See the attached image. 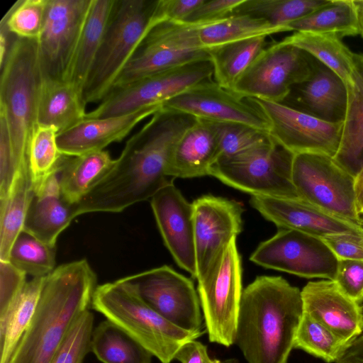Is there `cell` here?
I'll return each mask as SVG.
<instances>
[{
    "label": "cell",
    "mask_w": 363,
    "mask_h": 363,
    "mask_svg": "<svg viewBox=\"0 0 363 363\" xmlns=\"http://www.w3.org/2000/svg\"><path fill=\"white\" fill-rule=\"evenodd\" d=\"M196 121L190 114L162 107L128 140L112 167L74 204L75 217L94 212H121L151 199L173 182L167 169L174 149Z\"/></svg>",
    "instance_id": "1"
},
{
    "label": "cell",
    "mask_w": 363,
    "mask_h": 363,
    "mask_svg": "<svg viewBox=\"0 0 363 363\" xmlns=\"http://www.w3.org/2000/svg\"><path fill=\"white\" fill-rule=\"evenodd\" d=\"M303 313L298 287L257 277L242 291L234 344L247 363H288Z\"/></svg>",
    "instance_id": "2"
},
{
    "label": "cell",
    "mask_w": 363,
    "mask_h": 363,
    "mask_svg": "<svg viewBox=\"0 0 363 363\" xmlns=\"http://www.w3.org/2000/svg\"><path fill=\"white\" fill-rule=\"evenodd\" d=\"M96 286V275L84 259L46 276L32 322L8 363H50L72 324L91 306Z\"/></svg>",
    "instance_id": "3"
},
{
    "label": "cell",
    "mask_w": 363,
    "mask_h": 363,
    "mask_svg": "<svg viewBox=\"0 0 363 363\" xmlns=\"http://www.w3.org/2000/svg\"><path fill=\"white\" fill-rule=\"evenodd\" d=\"M0 67V114L7 123L13 161L18 174L29 168V147L38 125L43 80L38 40L15 37Z\"/></svg>",
    "instance_id": "4"
},
{
    "label": "cell",
    "mask_w": 363,
    "mask_h": 363,
    "mask_svg": "<svg viewBox=\"0 0 363 363\" xmlns=\"http://www.w3.org/2000/svg\"><path fill=\"white\" fill-rule=\"evenodd\" d=\"M91 306L126 331L161 363H170L184 343L202 335L167 320L122 279L98 285Z\"/></svg>",
    "instance_id": "5"
},
{
    "label": "cell",
    "mask_w": 363,
    "mask_h": 363,
    "mask_svg": "<svg viewBox=\"0 0 363 363\" xmlns=\"http://www.w3.org/2000/svg\"><path fill=\"white\" fill-rule=\"evenodd\" d=\"M158 0H115L83 90L85 103L103 101L138 46L157 23Z\"/></svg>",
    "instance_id": "6"
},
{
    "label": "cell",
    "mask_w": 363,
    "mask_h": 363,
    "mask_svg": "<svg viewBox=\"0 0 363 363\" xmlns=\"http://www.w3.org/2000/svg\"><path fill=\"white\" fill-rule=\"evenodd\" d=\"M294 157V153L269 136L238 155L213 164L209 175L252 196L296 199Z\"/></svg>",
    "instance_id": "7"
},
{
    "label": "cell",
    "mask_w": 363,
    "mask_h": 363,
    "mask_svg": "<svg viewBox=\"0 0 363 363\" xmlns=\"http://www.w3.org/2000/svg\"><path fill=\"white\" fill-rule=\"evenodd\" d=\"M199 26L172 21L155 24L117 77L111 92L154 74L210 60L208 50L203 48L199 39Z\"/></svg>",
    "instance_id": "8"
},
{
    "label": "cell",
    "mask_w": 363,
    "mask_h": 363,
    "mask_svg": "<svg viewBox=\"0 0 363 363\" xmlns=\"http://www.w3.org/2000/svg\"><path fill=\"white\" fill-rule=\"evenodd\" d=\"M198 281L204 325L211 342L234 344L242 294V264L233 238L207 273Z\"/></svg>",
    "instance_id": "9"
},
{
    "label": "cell",
    "mask_w": 363,
    "mask_h": 363,
    "mask_svg": "<svg viewBox=\"0 0 363 363\" xmlns=\"http://www.w3.org/2000/svg\"><path fill=\"white\" fill-rule=\"evenodd\" d=\"M283 40L267 47L235 82L232 91L248 98L281 103L296 85L308 80L318 61Z\"/></svg>",
    "instance_id": "10"
},
{
    "label": "cell",
    "mask_w": 363,
    "mask_h": 363,
    "mask_svg": "<svg viewBox=\"0 0 363 363\" xmlns=\"http://www.w3.org/2000/svg\"><path fill=\"white\" fill-rule=\"evenodd\" d=\"M292 181L300 199L359 225L355 177L333 157L318 153L294 155Z\"/></svg>",
    "instance_id": "11"
},
{
    "label": "cell",
    "mask_w": 363,
    "mask_h": 363,
    "mask_svg": "<svg viewBox=\"0 0 363 363\" xmlns=\"http://www.w3.org/2000/svg\"><path fill=\"white\" fill-rule=\"evenodd\" d=\"M213 79L210 60L195 61L143 78L112 91L85 118L125 114L140 108L162 106L185 90Z\"/></svg>",
    "instance_id": "12"
},
{
    "label": "cell",
    "mask_w": 363,
    "mask_h": 363,
    "mask_svg": "<svg viewBox=\"0 0 363 363\" xmlns=\"http://www.w3.org/2000/svg\"><path fill=\"white\" fill-rule=\"evenodd\" d=\"M122 279L167 320L183 330L203 334V316L191 279L167 265Z\"/></svg>",
    "instance_id": "13"
},
{
    "label": "cell",
    "mask_w": 363,
    "mask_h": 363,
    "mask_svg": "<svg viewBox=\"0 0 363 363\" xmlns=\"http://www.w3.org/2000/svg\"><path fill=\"white\" fill-rule=\"evenodd\" d=\"M250 259L263 267L301 277L333 281L338 266V259L321 238L286 228L261 242Z\"/></svg>",
    "instance_id": "14"
},
{
    "label": "cell",
    "mask_w": 363,
    "mask_h": 363,
    "mask_svg": "<svg viewBox=\"0 0 363 363\" xmlns=\"http://www.w3.org/2000/svg\"><path fill=\"white\" fill-rule=\"evenodd\" d=\"M92 0H48L38 40L43 75L65 80Z\"/></svg>",
    "instance_id": "15"
},
{
    "label": "cell",
    "mask_w": 363,
    "mask_h": 363,
    "mask_svg": "<svg viewBox=\"0 0 363 363\" xmlns=\"http://www.w3.org/2000/svg\"><path fill=\"white\" fill-rule=\"evenodd\" d=\"M269 123V133L296 154L318 153L333 157L339 147L342 122L330 123L281 103L251 98Z\"/></svg>",
    "instance_id": "16"
},
{
    "label": "cell",
    "mask_w": 363,
    "mask_h": 363,
    "mask_svg": "<svg viewBox=\"0 0 363 363\" xmlns=\"http://www.w3.org/2000/svg\"><path fill=\"white\" fill-rule=\"evenodd\" d=\"M162 108L219 123H238L269 133V121L251 98L225 89L214 79L196 84L166 101Z\"/></svg>",
    "instance_id": "17"
},
{
    "label": "cell",
    "mask_w": 363,
    "mask_h": 363,
    "mask_svg": "<svg viewBox=\"0 0 363 363\" xmlns=\"http://www.w3.org/2000/svg\"><path fill=\"white\" fill-rule=\"evenodd\" d=\"M196 279H201L242 226L243 207L238 201L205 195L193 203Z\"/></svg>",
    "instance_id": "18"
},
{
    "label": "cell",
    "mask_w": 363,
    "mask_h": 363,
    "mask_svg": "<svg viewBox=\"0 0 363 363\" xmlns=\"http://www.w3.org/2000/svg\"><path fill=\"white\" fill-rule=\"evenodd\" d=\"M150 204L165 246L177 264L196 279L192 203L172 182L151 198Z\"/></svg>",
    "instance_id": "19"
},
{
    "label": "cell",
    "mask_w": 363,
    "mask_h": 363,
    "mask_svg": "<svg viewBox=\"0 0 363 363\" xmlns=\"http://www.w3.org/2000/svg\"><path fill=\"white\" fill-rule=\"evenodd\" d=\"M251 206L279 229H293L320 238L363 234L360 225L332 215L300 199L252 196Z\"/></svg>",
    "instance_id": "20"
},
{
    "label": "cell",
    "mask_w": 363,
    "mask_h": 363,
    "mask_svg": "<svg viewBox=\"0 0 363 363\" xmlns=\"http://www.w3.org/2000/svg\"><path fill=\"white\" fill-rule=\"evenodd\" d=\"M303 311L324 325L347 345L362 334L359 303L346 296L335 281H309L301 290Z\"/></svg>",
    "instance_id": "21"
},
{
    "label": "cell",
    "mask_w": 363,
    "mask_h": 363,
    "mask_svg": "<svg viewBox=\"0 0 363 363\" xmlns=\"http://www.w3.org/2000/svg\"><path fill=\"white\" fill-rule=\"evenodd\" d=\"M162 106H150L114 116L84 118L71 128L57 134L60 152L79 156L104 150L110 144L123 140L143 120L152 116Z\"/></svg>",
    "instance_id": "22"
},
{
    "label": "cell",
    "mask_w": 363,
    "mask_h": 363,
    "mask_svg": "<svg viewBox=\"0 0 363 363\" xmlns=\"http://www.w3.org/2000/svg\"><path fill=\"white\" fill-rule=\"evenodd\" d=\"M281 104L330 123L343 122L347 90L332 70L318 64L312 76L294 86Z\"/></svg>",
    "instance_id": "23"
},
{
    "label": "cell",
    "mask_w": 363,
    "mask_h": 363,
    "mask_svg": "<svg viewBox=\"0 0 363 363\" xmlns=\"http://www.w3.org/2000/svg\"><path fill=\"white\" fill-rule=\"evenodd\" d=\"M60 170L33 191L23 226V230L52 247H56L60 233L76 218L74 205L62 194Z\"/></svg>",
    "instance_id": "24"
},
{
    "label": "cell",
    "mask_w": 363,
    "mask_h": 363,
    "mask_svg": "<svg viewBox=\"0 0 363 363\" xmlns=\"http://www.w3.org/2000/svg\"><path fill=\"white\" fill-rule=\"evenodd\" d=\"M218 146L215 122L198 118L177 142L168 166V176L174 179L209 175Z\"/></svg>",
    "instance_id": "25"
},
{
    "label": "cell",
    "mask_w": 363,
    "mask_h": 363,
    "mask_svg": "<svg viewBox=\"0 0 363 363\" xmlns=\"http://www.w3.org/2000/svg\"><path fill=\"white\" fill-rule=\"evenodd\" d=\"M86 105L82 93L72 83L43 75L38 124L54 127L62 133L85 118Z\"/></svg>",
    "instance_id": "26"
},
{
    "label": "cell",
    "mask_w": 363,
    "mask_h": 363,
    "mask_svg": "<svg viewBox=\"0 0 363 363\" xmlns=\"http://www.w3.org/2000/svg\"><path fill=\"white\" fill-rule=\"evenodd\" d=\"M347 106L335 162L355 177L363 167V55L355 75V84L347 88Z\"/></svg>",
    "instance_id": "27"
},
{
    "label": "cell",
    "mask_w": 363,
    "mask_h": 363,
    "mask_svg": "<svg viewBox=\"0 0 363 363\" xmlns=\"http://www.w3.org/2000/svg\"><path fill=\"white\" fill-rule=\"evenodd\" d=\"M313 57L335 72L347 88L355 84L360 55L352 52L335 36L305 32H294L283 39Z\"/></svg>",
    "instance_id": "28"
},
{
    "label": "cell",
    "mask_w": 363,
    "mask_h": 363,
    "mask_svg": "<svg viewBox=\"0 0 363 363\" xmlns=\"http://www.w3.org/2000/svg\"><path fill=\"white\" fill-rule=\"evenodd\" d=\"M115 0H92L65 80L83 90L99 49Z\"/></svg>",
    "instance_id": "29"
},
{
    "label": "cell",
    "mask_w": 363,
    "mask_h": 363,
    "mask_svg": "<svg viewBox=\"0 0 363 363\" xmlns=\"http://www.w3.org/2000/svg\"><path fill=\"white\" fill-rule=\"evenodd\" d=\"M45 277H33L0 316V363H8L35 313Z\"/></svg>",
    "instance_id": "30"
},
{
    "label": "cell",
    "mask_w": 363,
    "mask_h": 363,
    "mask_svg": "<svg viewBox=\"0 0 363 363\" xmlns=\"http://www.w3.org/2000/svg\"><path fill=\"white\" fill-rule=\"evenodd\" d=\"M115 162L108 152L99 150L67 156L59 172L62 194L70 204L79 203Z\"/></svg>",
    "instance_id": "31"
},
{
    "label": "cell",
    "mask_w": 363,
    "mask_h": 363,
    "mask_svg": "<svg viewBox=\"0 0 363 363\" xmlns=\"http://www.w3.org/2000/svg\"><path fill=\"white\" fill-rule=\"evenodd\" d=\"M267 37H253L208 49L213 68V79L232 90L247 68L268 47Z\"/></svg>",
    "instance_id": "32"
},
{
    "label": "cell",
    "mask_w": 363,
    "mask_h": 363,
    "mask_svg": "<svg viewBox=\"0 0 363 363\" xmlns=\"http://www.w3.org/2000/svg\"><path fill=\"white\" fill-rule=\"evenodd\" d=\"M91 351L102 363H151L153 357L126 331L107 319L93 330Z\"/></svg>",
    "instance_id": "33"
},
{
    "label": "cell",
    "mask_w": 363,
    "mask_h": 363,
    "mask_svg": "<svg viewBox=\"0 0 363 363\" xmlns=\"http://www.w3.org/2000/svg\"><path fill=\"white\" fill-rule=\"evenodd\" d=\"M33 195L29 168H26L16 177L8 195L0 199V261H9L11 248L23 230Z\"/></svg>",
    "instance_id": "34"
},
{
    "label": "cell",
    "mask_w": 363,
    "mask_h": 363,
    "mask_svg": "<svg viewBox=\"0 0 363 363\" xmlns=\"http://www.w3.org/2000/svg\"><path fill=\"white\" fill-rule=\"evenodd\" d=\"M286 27L288 31L328 35L340 39L359 35L353 0H329L325 5Z\"/></svg>",
    "instance_id": "35"
},
{
    "label": "cell",
    "mask_w": 363,
    "mask_h": 363,
    "mask_svg": "<svg viewBox=\"0 0 363 363\" xmlns=\"http://www.w3.org/2000/svg\"><path fill=\"white\" fill-rule=\"evenodd\" d=\"M288 31L265 20L247 15L230 16L216 22L201 24L199 36L203 48L209 49L220 45L257 36H269Z\"/></svg>",
    "instance_id": "36"
},
{
    "label": "cell",
    "mask_w": 363,
    "mask_h": 363,
    "mask_svg": "<svg viewBox=\"0 0 363 363\" xmlns=\"http://www.w3.org/2000/svg\"><path fill=\"white\" fill-rule=\"evenodd\" d=\"M329 0H243L231 16L247 15L267 21L277 27H286L325 5ZM288 30V29H287Z\"/></svg>",
    "instance_id": "37"
},
{
    "label": "cell",
    "mask_w": 363,
    "mask_h": 363,
    "mask_svg": "<svg viewBox=\"0 0 363 363\" xmlns=\"http://www.w3.org/2000/svg\"><path fill=\"white\" fill-rule=\"evenodd\" d=\"M57 130L38 124L30 140L28 165L33 190L38 189L53 173L59 171L66 157L57 142Z\"/></svg>",
    "instance_id": "38"
},
{
    "label": "cell",
    "mask_w": 363,
    "mask_h": 363,
    "mask_svg": "<svg viewBox=\"0 0 363 363\" xmlns=\"http://www.w3.org/2000/svg\"><path fill=\"white\" fill-rule=\"evenodd\" d=\"M55 252L56 247L23 230L11 248L8 262L26 275L46 277L55 269Z\"/></svg>",
    "instance_id": "39"
},
{
    "label": "cell",
    "mask_w": 363,
    "mask_h": 363,
    "mask_svg": "<svg viewBox=\"0 0 363 363\" xmlns=\"http://www.w3.org/2000/svg\"><path fill=\"white\" fill-rule=\"evenodd\" d=\"M347 345L319 321L303 313L294 342V348L320 358L335 362Z\"/></svg>",
    "instance_id": "40"
},
{
    "label": "cell",
    "mask_w": 363,
    "mask_h": 363,
    "mask_svg": "<svg viewBox=\"0 0 363 363\" xmlns=\"http://www.w3.org/2000/svg\"><path fill=\"white\" fill-rule=\"evenodd\" d=\"M48 0H18L3 16L0 27L13 36L38 40L44 26Z\"/></svg>",
    "instance_id": "41"
},
{
    "label": "cell",
    "mask_w": 363,
    "mask_h": 363,
    "mask_svg": "<svg viewBox=\"0 0 363 363\" xmlns=\"http://www.w3.org/2000/svg\"><path fill=\"white\" fill-rule=\"evenodd\" d=\"M215 123L218 146L214 164L238 155L270 136L268 132L245 124L219 122Z\"/></svg>",
    "instance_id": "42"
},
{
    "label": "cell",
    "mask_w": 363,
    "mask_h": 363,
    "mask_svg": "<svg viewBox=\"0 0 363 363\" xmlns=\"http://www.w3.org/2000/svg\"><path fill=\"white\" fill-rule=\"evenodd\" d=\"M94 315L84 311L72 324L50 363H82L91 352Z\"/></svg>",
    "instance_id": "43"
},
{
    "label": "cell",
    "mask_w": 363,
    "mask_h": 363,
    "mask_svg": "<svg viewBox=\"0 0 363 363\" xmlns=\"http://www.w3.org/2000/svg\"><path fill=\"white\" fill-rule=\"evenodd\" d=\"M333 281L352 300L363 301V260L339 259Z\"/></svg>",
    "instance_id": "44"
},
{
    "label": "cell",
    "mask_w": 363,
    "mask_h": 363,
    "mask_svg": "<svg viewBox=\"0 0 363 363\" xmlns=\"http://www.w3.org/2000/svg\"><path fill=\"white\" fill-rule=\"evenodd\" d=\"M26 281V274L9 262L0 261V316L6 312Z\"/></svg>",
    "instance_id": "45"
},
{
    "label": "cell",
    "mask_w": 363,
    "mask_h": 363,
    "mask_svg": "<svg viewBox=\"0 0 363 363\" xmlns=\"http://www.w3.org/2000/svg\"><path fill=\"white\" fill-rule=\"evenodd\" d=\"M243 0L204 1L183 22L192 24H207L231 16L233 11Z\"/></svg>",
    "instance_id": "46"
},
{
    "label": "cell",
    "mask_w": 363,
    "mask_h": 363,
    "mask_svg": "<svg viewBox=\"0 0 363 363\" xmlns=\"http://www.w3.org/2000/svg\"><path fill=\"white\" fill-rule=\"evenodd\" d=\"M321 239L338 260H363V234H337Z\"/></svg>",
    "instance_id": "47"
},
{
    "label": "cell",
    "mask_w": 363,
    "mask_h": 363,
    "mask_svg": "<svg viewBox=\"0 0 363 363\" xmlns=\"http://www.w3.org/2000/svg\"><path fill=\"white\" fill-rule=\"evenodd\" d=\"M205 0H158L156 16L160 21H184Z\"/></svg>",
    "instance_id": "48"
},
{
    "label": "cell",
    "mask_w": 363,
    "mask_h": 363,
    "mask_svg": "<svg viewBox=\"0 0 363 363\" xmlns=\"http://www.w3.org/2000/svg\"><path fill=\"white\" fill-rule=\"evenodd\" d=\"M175 359L180 363H221L210 357L207 347L196 339L184 343L177 351Z\"/></svg>",
    "instance_id": "49"
},
{
    "label": "cell",
    "mask_w": 363,
    "mask_h": 363,
    "mask_svg": "<svg viewBox=\"0 0 363 363\" xmlns=\"http://www.w3.org/2000/svg\"><path fill=\"white\" fill-rule=\"evenodd\" d=\"M335 363H363V334L347 345Z\"/></svg>",
    "instance_id": "50"
},
{
    "label": "cell",
    "mask_w": 363,
    "mask_h": 363,
    "mask_svg": "<svg viewBox=\"0 0 363 363\" xmlns=\"http://www.w3.org/2000/svg\"><path fill=\"white\" fill-rule=\"evenodd\" d=\"M355 194L359 215L363 212V167L355 177Z\"/></svg>",
    "instance_id": "51"
},
{
    "label": "cell",
    "mask_w": 363,
    "mask_h": 363,
    "mask_svg": "<svg viewBox=\"0 0 363 363\" xmlns=\"http://www.w3.org/2000/svg\"><path fill=\"white\" fill-rule=\"evenodd\" d=\"M355 7L359 35L363 38V0H353Z\"/></svg>",
    "instance_id": "52"
},
{
    "label": "cell",
    "mask_w": 363,
    "mask_h": 363,
    "mask_svg": "<svg viewBox=\"0 0 363 363\" xmlns=\"http://www.w3.org/2000/svg\"><path fill=\"white\" fill-rule=\"evenodd\" d=\"M221 363H239L238 360L234 358L226 359L221 360Z\"/></svg>",
    "instance_id": "53"
},
{
    "label": "cell",
    "mask_w": 363,
    "mask_h": 363,
    "mask_svg": "<svg viewBox=\"0 0 363 363\" xmlns=\"http://www.w3.org/2000/svg\"><path fill=\"white\" fill-rule=\"evenodd\" d=\"M359 225L363 228V212L359 214Z\"/></svg>",
    "instance_id": "54"
},
{
    "label": "cell",
    "mask_w": 363,
    "mask_h": 363,
    "mask_svg": "<svg viewBox=\"0 0 363 363\" xmlns=\"http://www.w3.org/2000/svg\"><path fill=\"white\" fill-rule=\"evenodd\" d=\"M361 311H362V316H363V305L361 306Z\"/></svg>",
    "instance_id": "55"
}]
</instances>
